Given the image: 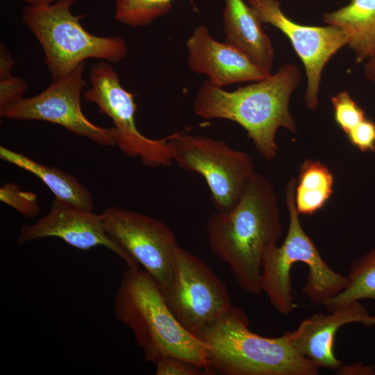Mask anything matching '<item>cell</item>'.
Segmentation results:
<instances>
[{
    "label": "cell",
    "instance_id": "cell-11",
    "mask_svg": "<svg viewBox=\"0 0 375 375\" xmlns=\"http://www.w3.org/2000/svg\"><path fill=\"white\" fill-rule=\"evenodd\" d=\"M83 71L82 64L69 74L53 79L44 90L35 96L24 97L0 108V116L19 121L51 122L97 144L117 145L114 127L96 125L82 111L81 98L85 86Z\"/></svg>",
    "mask_w": 375,
    "mask_h": 375
},
{
    "label": "cell",
    "instance_id": "cell-14",
    "mask_svg": "<svg viewBox=\"0 0 375 375\" xmlns=\"http://www.w3.org/2000/svg\"><path fill=\"white\" fill-rule=\"evenodd\" d=\"M186 48L191 71L206 75L207 80L217 87L255 82L271 74L226 42L214 39L203 24L194 29L186 42Z\"/></svg>",
    "mask_w": 375,
    "mask_h": 375
},
{
    "label": "cell",
    "instance_id": "cell-16",
    "mask_svg": "<svg viewBox=\"0 0 375 375\" xmlns=\"http://www.w3.org/2000/svg\"><path fill=\"white\" fill-rule=\"evenodd\" d=\"M222 19L225 42L272 74L274 49L261 21L248 3L244 0H224Z\"/></svg>",
    "mask_w": 375,
    "mask_h": 375
},
{
    "label": "cell",
    "instance_id": "cell-24",
    "mask_svg": "<svg viewBox=\"0 0 375 375\" xmlns=\"http://www.w3.org/2000/svg\"><path fill=\"white\" fill-rule=\"evenodd\" d=\"M0 199L26 217H33L39 213L36 195L33 192L22 191L15 184L7 183L2 186Z\"/></svg>",
    "mask_w": 375,
    "mask_h": 375
},
{
    "label": "cell",
    "instance_id": "cell-25",
    "mask_svg": "<svg viewBox=\"0 0 375 375\" xmlns=\"http://www.w3.org/2000/svg\"><path fill=\"white\" fill-rule=\"evenodd\" d=\"M349 142L363 153L375 151V122L365 118L347 134Z\"/></svg>",
    "mask_w": 375,
    "mask_h": 375
},
{
    "label": "cell",
    "instance_id": "cell-28",
    "mask_svg": "<svg viewBox=\"0 0 375 375\" xmlns=\"http://www.w3.org/2000/svg\"><path fill=\"white\" fill-rule=\"evenodd\" d=\"M365 72L367 78L375 86V55L367 60L365 65Z\"/></svg>",
    "mask_w": 375,
    "mask_h": 375
},
{
    "label": "cell",
    "instance_id": "cell-23",
    "mask_svg": "<svg viewBox=\"0 0 375 375\" xmlns=\"http://www.w3.org/2000/svg\"><path fill=\"white\" fill-rule=\"evenodd\" d=\"M331 101L334 119L346 135L367 118L363 110L346 91L333 96Z\"/></svg>",
    "mask_w": 375,
    "mask_h": 375
},
{
    "label": "cell",
    "instance_id": "cell-12",
    "mask_svg": "<svg viewBox=\"0 0 375 375\" xmlns=\"http://www.w3.org/2000/svg\"><path fill=\"white\" fill-rule=\"evenodd\" d=\"M247 3L261 22L276 27L290 40L306 70V105L315 110L323 69L331 56L347 44V34L332 25L317 26L296 23L286 16L277 0H248Z\"/></svg>",
    "mask_w": 375,
    "mask_h": 375
},
{
    "label": "cell",
    "instance_id": "cell-1",
    "mask_svg": "<svg viewBox=\"0 0 375 375\" xmlns=\"http://www.w3.org/2000/svg\"><path fill=\"white\" fill-rule=\"evenodd\" d=\"M282 233L278 199L271 182L254 172L239 202L228 212L215 211L206 222L211 251L228 268L247 293L262 292V263L266 250Z\"/></svg>",
    "mask_w": 375,
    "mask_h": 375
},
{
    "label": "cell",
    "instance_id": "cell-22",
    "mask_svg": "<svg viewBox=\"0 0 375 375\" xmlns=\"http://www.w3.org/2000/svg\"><path fill=\"white\" fill-rule=\"evenodd\" d=\"M14 60L8 49L2 44L0 47V108L24 98L28 88L21 78L12 76L11 69Z\"/></svg>",
    "mask_w": 375,
    "mask_h": 375
},
{
    "label": "cell",
    "instance_id": "cell-10",
    "mask_svg": "<svg viewBox=\"0 0 375 375\" xmlns=\"http://www.w3.org/2000/svg\"><path fill=\"white\" fill-rule=\"evenodd\" d=\"M163 294L177 320L194 335L233 306L223 281L202 259L179 245L174 279Z\"/></svg>",
    "mask_w": 375,
    "mask_h": 375
},
{
    "label": "cell",
    "instance_id": "cell-17",
    "mask_svg": "<svg viewBox=\"0 0 375 375\" xmlns=\"http://www.w3.org/2000/svg\"><path fill=\"white\" fill-rule=\"evenodd\" d=\"M323 20L344 31L347 45L358 62L375 55V0H351L347 5L325 13Z\"/></svg>",
    "mask_w": 375,
    "mask_h": 375
},
{
    "label": "cell",
    "instance_id": "cell-21",
    "mask_svg": "<svg viewBox=\"0 0 375 375\" xmlns=\"http://www.w3.org/2000/svg\"><path fill=\"white\" fill-rule=\"evenodd\" d=\"M174 1L115 0V19L133 28L149 26L168 13Z\"/></svg>",
    "mask_w": 375,
    "mask_h": 375
},
{
    "label": "cell",
    "instance_id": "cell-3",
    "mask_svg": "<svg viewBox=\"0 0 375 375\" xmlns=\"http://www.w3.org/2000/svg\"><path fill=\"white\" fill-rule=\"evenodd\" d=\"M115 318L133 333L148 362L176 357L203 369L206 346L185 328L170 310L162 291L143 269L127 267L114 298Z\"/></svg>",
    "mask_w": 375,
    "mask_h": 375
},
{
    "label": "cell",
    "instance_id": "cell-13",
    "mask_svg": "<svg viewBox=\"0 0 375 375\" xmlns=\"http://www.w3.org/2000/svg\"><path fill=\"white\" fill-rule=\"evenodd\" d=\"M47 238L62 240L82 251L104 247L123 260L127 267H140L108 235L101 214L84 210L54 199L49 212L35 224L20 228V244Z\"/></svg>",
    "mask_w": 375,
    "mask_h": 375
},
{
    "label": "cell",
    "instance_id": "cell-26",
    "mask_svg": "<svg viewBox=\"0 0 375 375\" xmlns=\"http://www.w3.org/2000/svg\"><path fill=\"white\" fill-rule=\"evenodd\" d=\"M155 365L156 375H207L194 364L176 357L163 358Z\"/></svg>",
    "mask_w": 375,
    "mask_h": 375
},
{
    "label": "cell",
    "instance_id": "cell-6",
    "mask_svg": "<svg viewBox=\"0 0 375 375\" xmlns=\"http://www.w3.org/2000/svg\"><path fill=\"white\" fill-rule=\"evenodd\" d=\"M76 0H56L44 6H26L22 12L25 26L34 35L44 54L53 79L71 73L91 58L117 63L127 55L125 40L119 36L93 35L83 28L85 14L74 15Z\"/></svg>",
    "mask_w": 375,
    "mask_h": 375
},
{
    "label": "cell",
    "instance_id": "cell-5",
    "mask_svg": "<svg viewBox=\"0 0 375 375\" xmlns=\"http://www.w3.org/2000/svg\"><path fill=\"white\" fill-rule=\"evenodd\" d=\"M297 179L288 183L285 200L289 226L283 243L269 247L263 256L261 289L281 314L288 315L294 308L292 295V266L303 262L308 267L302 292L313 303L322 305L347 285V276L332 269L321 256L316 245L304 231L294 202Z\"/></svg>",
    "mask_w": 375,
    "mask_h": 375
},
{
    "label": "cell",
    "instance_id": "cell-27",
    "mask_svg": "<svg viewBox=\"0 0 375 375\" xmlns=\"http://www.w3.org/2000/svg\"><path fill=\"white\" fill-rule=\"evenodd\" d=\"M338 375H375V365L354 362L349 365H341L335 369Z\"/></svg>",
    "mask_w": 375,
    "mask_h": 375
},
{
    "label": "cell",
    "instance_id": "cell-18",
    "mask_svg": "<svg viewBox=\"0 0 375 375\" xmlns=\"http://www.w3.org/2000/svg\"><path fill=\"white\" fill-rule=\"evenodd\" d=\"M0 158L40 178L54 194L55 199L79 209L92 211L94 203L90 191L73 176L3 146L0 147Z\"/></svg>",
    "mask_w": 375,
    "mask_h": 375
},
{
    "label": "cell",
    "instance_id": "cell-19",
    "mask_svg": "<svg viewBox=\"0 0 375 375\" xmlns=\"http://www.w3.org/2000/svg\"><path fill=\"white\" fill-rule=\"evenodd\" d=\"M334 176L319 160L307 159L299 168L294 202L299 215H312L321 210L333 192Z\"/></svg>",
    "mask_w": 375,
    "mask_h": 375
},
{
    "label": "cell",
    "instance_id": "cell-2",
    "mask_svg": "<svg viewBox=\"0 0 375 375\" xmlns=\"http://www.w3.org/2000/svg\"><path fill=\"white\" fill-rule=\"evenodd\" d=\"M301 79L299 69L292 64L284 65L274 74L233 91L217 87L206 79L196 94L193 110L203 119H222L238 124L258 153L271 160L278 151L277 130L283 127L297 132L289 101Z\"/></svg>",
    "mask_w": 375,
    "mask_h": 375
},
{
    "label": "cell",
    "instance_id": "cell-9",
    "mask_svg": "<svg viewBox=\"0 0 375 375\" xmlns=\"http://www.w3.org/2000/svg\"><path fill=\"white\" fill-rule=\"evenodd\" d=\"M101 215L109 237L167 292L174 279L178 245L173 231L157 219L122 207H109Z\"/></svg>",
    "mask_w": 375,
    "mask_h": 375
},
{
    "label": "cell",
    "instance_id": "cell-4",
    "mask_svg": "<svg viewBox=\"0 0 375 375\" xmlns=\"http://www.w3.org/2000/svg\"><path fill=\"white\" fill-rule=\"evenodd\" d=\"M244 311L230 310L195 335L206 346L208 375H317L319 369L290 344L285 333L252 332Z\"/></svg>",
    "mask_w": 375,
    "mask_h": 375
},
{
    "label": "cell",
    "instance_id": "cell-15",
    "mask_svg": "<svg viewBox=\"0 0 375 375\" xmlns=\"http://www.w3.org/2000/svg\"><path fill=\"white\" fill-rule=\"evenodd\" d=\"M352 323L375 326V315L356 301L336 308L328 314L317 312L304 319L293 331L285 332L290 344L319 369H336L342 363L334 353L336 333Z\"/></svg>",
    "mask_w": 375,
    "mask_h": 375
},
{
    "label": "cell",
    "instance_id": "cell-7",
    "mask_svg": "<svg viewBox=\"0 0 375 375\" xmlns=\"http://www.w3.org/2000/svg\"><path fill=\"white\" fill-rule=\"evenodd\" d=\"M167 142L174 162L204 178L216 211L233 209L256 172L251 157L222 140L184 131L171 134Z\"/></svg>",
    "mask_w": 375,
    "mask_h": 375
},
{
    "label": "cell",
    "instance_id": "cell-8",
    "mask_svg": "<svg viewBox=\"0 0 375 375\" xmlns=\"http://www.w3.org/2000/svg\"><path fill=\"white\" fill-rule=\"evenodd\" d=\"M89 79L91 88L83 93V97L112 120L117 145L124 154L139 157L145 165L151 167L171 165L174 161L167 137L151 139L138 129L134 96L123 88L110 63L104 60L95 63L90 69Z\"/></svg>",
    "mask_w": 375,
    "mask_h": 375
},
{
    "label": "cell",
    "instance_id": "cell-20",
    "mask_svg": "<svg viewBox=\"0 0 375 375\" xmlns=\"http://www.w3.org/2000/svg\"><path fill=\"white\" fill-rule=\"evenodd\" d=\"M347 278L344 289L322 304L328 312L362 299L375 303V247L351 262Z\"/></svg>",
    "mask_w": 375,
    "mask_h": 375
},
{
    "label": "cell",
    "instance_id": "cell-29",
    "mask_svg": "<svg viewBox=\"0 0 375 375\" xmlns=\"http://www.w3.org/2000/svg\"><path fill=\"white\" fill-rule=\"evenodd\" d=\"M20 1L27 3L28 6H44L49 5L55 2L56 0H20Z\"/></svg>",
    "mask_w": 375,
    "mask_h": 375
}]
</instances>
